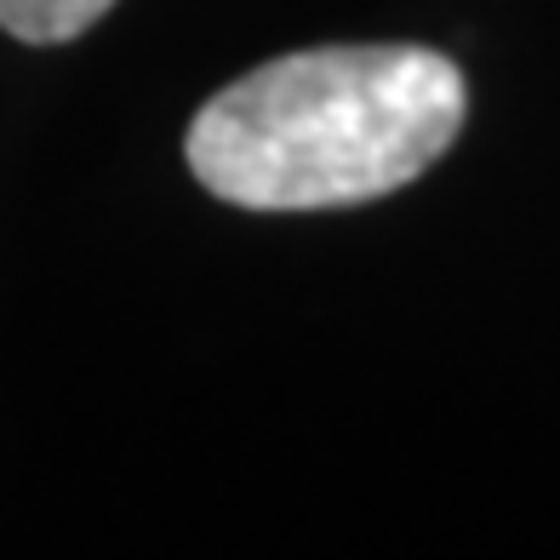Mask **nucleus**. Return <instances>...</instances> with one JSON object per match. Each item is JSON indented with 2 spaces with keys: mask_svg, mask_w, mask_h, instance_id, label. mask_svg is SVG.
I'll list each match as a JSON object with an SVG mask.
<instances>
[{
  "mask_svg": "<svg viewBox=\"0 0 560 560\" xmlns=\"http://www.w3.org/2000/svg\"><path fill=\"white\" fill-rule=\"evenodd\" d=\"M464 115V69L435 46H310L207 97L184 155L200 189L229 207L326 212L423 177Z\"/></svg>",
  "mask_w": 560,
  "mask_h": 560,
  "instance_id": "obj_1",
  "label": "nucleus"
},
{
  "mask_svg": "<svg viewBox=\"0 0 560 560\" xmlns=\"http://www.w3.org/2000/svg\"><path fill=\"white\" fill-rule=\"evenodd\" d=\"M109 7L115 0H0V30L23 46H69Z\"/></svg>",
  "mask_w": 560,
  "mask_h": 560,
  "instance_id": "obj_2",
  "label": "nucleus"
}]
</instances>
